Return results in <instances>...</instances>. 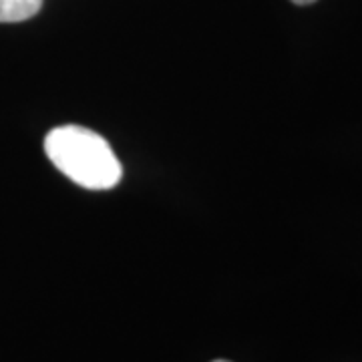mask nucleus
<instances>
[{
    "mask_svg": "<svg viewBox=\"0 0 362 362\" xmlns=\"http://www.w3.org/2000/svg\"><path fill=\"white\" fill-rule=\"evenodd\" d=\"M45 151L52 165L85 189H111L121 180V163L95 131L63 125L49 131Z\"/></svg>",
    "mask_w": 362,
    "mask_h": 362,
    "instance_id": "nucleus-1",
    "label": "nucleus"
},
{
    "mask_svg": "<svg viewBox=\"0 0 362 362\" xmlns=\"http://www.w3.org/2000/svg\"><path fill=\"white\" fill-rule=\"evenodd\" d=\"M42 0H0V23H23L33 18Z\"/></svg>",
    "mask_w": 362,
    "mask_h": 362,
    "instance_id": "nucleus-2",
    "label": "nucleus"
},
{
    "mask_svg": "<svg viewBox=\"0 0 362 362\" xmlns=\"http://www.w3.org/2000/svg\"><path fill=\"white\" fill-rule=\"evenodd\" d=\"M294 4H300V6H304V4H312V2H316V0H292Z\"/></svg>",
    "mask_w": 362,
    "mask_h": 362,
    "instance_id": "nucleus-3",
    "label": "nucleus"
},
{
    "mask_svg": "<svg viewBox=\"0 0 362 362\" xmlns=\"http://www.w3.org/2000/svg\"><path fill=\"white\" fill-rule=\"evenodd\" d=\"M214 362H230V361H214Z\"/></svg>",
    "mask_w": 362,
    "mask_h": 362,
    "instance_id": "nucleus-4",
    "label": "nucleus"
}]
</instances>
